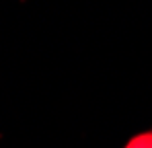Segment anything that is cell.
<instances>
[{
  "mask_svg": "<svg viewBox=\"0 0 152 148\" xmlns=\"http://www.w3.org/2000/svg\"><path fill=\"white\" fill-rule=\"evenodd\" d=\"M124 148H152V130L134 134L124 144Z\"/></svg>",
  "mask_w": 152,
  "mask_h": 148,
  "instance_id": "1",
  "label": "cell"
}]
</instances>
